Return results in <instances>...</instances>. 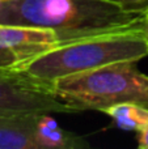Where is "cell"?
<instances>
[{
    "label": "cell",
    "mask_w": 148,
    "mask_h": 149,
    "mask_svg": "<svg viewBox=\"0 0 148 149\" xmlns=\"http://www.w3.org/2000/svg\"><path fill=\"white\" fill-rule=\"evenodd\" d=\"M143 15L108 0H0V24L49 29L60 45L139 29Z\"/></svg>",
    "instance_id": "6da1fadb"
},
{
    "label": "cell",
    "mask_w": 148,
    "mask_h": 149,
    "mask_svg": "<svg viewBox=\"0 0 148 149\" xmlns=\"http://www.w3.org/2000/svg\"><path fill=\"white\" fill-rule=\"evenodd\" d=\"M148 55L140 29L113 31L63 43L36 58L24 71L46 81L119 62H138Z\"/></svg>",
    "instance_id": "7a4b0ae2"
},
{
    "label": "cell",
    "mask_w": 148,
    "mask_h": 149,
    "mask_svg": "<svg viewBox=\"0 0 148 149\" xmlns=\"http://www.w3.org/2000/svg\"><path fill=\"white\" fill-rule=\"evenodd\" d=\"M135 63H113L60 77L52 81V88L57 97L76 113L102 111L125 102L148 106V76L135 67Z\"/></svg>",
    "instance_id": "3957f363"
},
{
    "label": "cell",
    "mask_w": 148,
    "mask_h": 149,
    "mask_svg": "<svg viewBox=\"0 0 148 149\" xmlns=\"http://www.w3.org/2000/svg\"><path fill=\"white\" fill-rule=\"evenodd\" d=\"M75 114L57 97L51 81L24 70L0 71V116L25 114Z\"/></svg>",
    "instance_id": "277c9868"
},
{
    "label": "cell",
    "mask_w": 148,
    "mask_h": 149,
    "mask_svg": "<svg viewBox=\"0 0 148 149\" xmlns=\"http://www.w3.org/2000/svg\"><path fill=\"white\" fill-rule=\"evenodd\" d=\"M59 45L58 37L49 29L0 24V71L24 70Z\"/></svg>",
    "instance_id": "5b68a950"
},
{
    "label": "cell",
    "mask_w": 148,
    "mask_h": 149,
    "mask_svg": "<svg viewBox=\"0 0 148 149\" xmlns=\"http://www.w3.org/2000/svg\"><path fill=\"white\" fill-rule=\"evenodd\" d=\"M37 116L38 114L0 116V149H39Z\"/></svg>",
    "instance_id": "8992f818"
},
{
    "label": "cell",
    "mask_w": 148,
    "mask_h": 149,
    "mask_svg": "<svg viewBox=\"0 0 148 149\" xmlns=\"http://www.w3.org/2000/svg\"><path fill=\"white\" fill-rule=\"evenodd\" d=\"M36 139L39 149H83L89 144L84 137L63 130L50 113L38 114Z\"/></svg>",
    "instance_id": "52a82bcc"
},
{
    "label": "cell",
    "mask_w": 148,
    "mask_h": 149,
    "mask_svg": "<svg viewBox=\"0 0 148 149\" xmlns=\"http://www.w3.org/2000/svg\"><path fill=\"white\" fill-rule=\"evenodd\" d=\"M112 118L115 126L125 131L140 132L148 126V106L136 102H125L110 106L101 111Z\"/></svg>",
    "instance_id": "ba28073f"
},
{
    "label": "cell",
    "mask_w": 148,
    "mask_h": 149,
    "mask_svg": "<svg viewBox=\"0 0 148 149\" xmlns=\"http://www.w3.org/2000/svg\"><path fill=\"white\" fill-rule=\"evenodd\" d=\"M128 10H144L148 7V0H108Z\"/></svg>",
    "instance_id": "9c48e42d"
},
{
    "label": "cell",
    "mask_w": 148,
    "mask_h": 149,
    "mask_svg": "<svg viewBox=\"0 0 148 149\" xmlns=\"http://www.w3.org/2000/svg\"><path fill=\"white\" fill-rule=\"evenodd\" d=\"M139 148L140 149H148V126L144 127L140 132H139Z\"/></svg>",
    "instance_id": "30bf717a"
},
{
    "label": "cell",
    "mask_w": 148,
    "mask_h": 149,
    "mask_svg": "<svg viewBox=\"0 0 148 149\" xmlns=\"http://www.w3.org/2000/svg\"><path fill=\"white\" fill-rule=\"evenodd\" d=\"M139 29H140V31L143 33L146 41L148 42V13H146V12H144L143 18H142L140 24H139Z\"/></svg>",
    "instance_id": "8fae6325"
},
{
    "label": "cell",
    "mask_w": 148,
    "mask_h": 149,
    "mask_svg": "<svg viewBox=\"0 0 148 149\" xmlns=\"http://www.w3.org/2000/svg\"><path fill=\"white\" fill-rule=\"evenodd\" d=\"M144 12H146V13H148V7L146 8V9H144Z\"/></svg>",
    "instance_id": "7c38bea8"
}]
</instances>
